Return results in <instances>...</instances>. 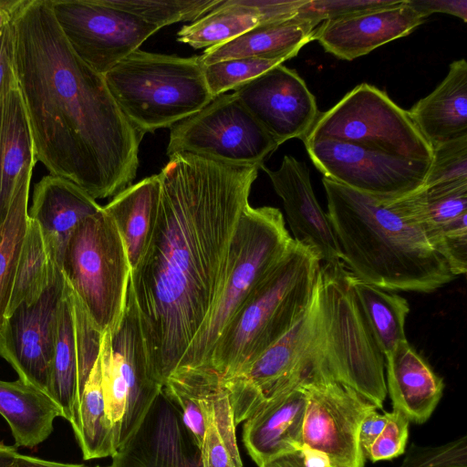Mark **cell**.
Here are the masks:
<instances>
[{
	"label": "cell",
	"instance_id": "8d00e7d4",
	"mask_svg": "<svg viewBox=\"0 0 467 467\" xmlns=\"http://www.w3.org/2000/svg\"><path fill=\"white\" fill-rule=\"evenodd\" d=\"M283 63L278 59L230 58L204 66L203 75L207 88L215 99Z\"/></svg>",
	"mask_w": 467,
	"mask_h": 467
},
{
	"label": "cell",
	"instance_id": "f35d334b",
	"mask_svg": "<svg viewBox=\"0 0 467 467\" xmlns=\"http://www.w3.org/2000/svg\"><path fill=\"white\" fill-rule=\"evenodd\" d=\"M400 467H467L466 436L439 446L412 443Z\"/></svg>",
	"mask_w": 467,
	"mask_h": 467
},
{
	"label": "cell",
	"instance_id": "52a82bcc",
	"mask_svg": "<svg viewBox=\"0 0 467 467\" xmlns=\"http://www.w3.org/2000/svg\"><path fill=\"white\" fill-rule=\"evenodd\" d=\"M293 242L279 209L254 208L249 204L244 210L230 244L217 300L179 368L208 367L213 346L224 327L253 289L285 256Z\"/></svg>",
	"mask_w": 467,
	"mask_h": 467
},
{
	"label": "cell",
	"instance_id": "7402d4cb",
	"mask_svg": "<svg viewBox=\"0 0 467 467\" xmlns=\"http://www.w3.org/2000/svg\"><path fill=\"white\" fill-rule=\"evenodd\" d=\"M101 209L76 183L49 174L35 185L28 216L38 223L51 259L61 268L67 244L75 228Z\"/></svg>",
	"mask_w": 467,
	"mask_h": 467
},
{
	"label": "cell",
	"instance_id": "9a60e30c",
	"mask_svg": "<svg viewBox=\"0 0 467 467\" xmlns=\"http://www.w3.org/2000/svg\"><path fill=\"white\" fill-rule=\"evenodd\" d=\"M64 286L60 270L37 300L20 305L0 325V356L19 379L47 394Z\"/></svg>",
	"mask_w": 467,
	"mask_h": 467
},
{
	"label": "cell",
	"instance_id": "ffe728a7",
	"mask_svg": "<svg viewBox=\"0 0 467 467\" xmlns=\"http://www.w3.org/2000/svg\"><path fill=\"white\" fill-rule=\"evenodd\" d=\"M425 19L407 0H398L385 7L324 21L317 28L315 39L333 56L353 60L410 35Z\"/></svg>",
	"mask_w": 467,
	"mask_h": 467
},
{
	"label": "cell",
	"instance_id": "7bdbcfd3",
	"mask_svg": "<svg viewBox=\"0 0 467 467\" xmlns=\"http://www.w3.org/2000/svg\"><path fill=\"white\" fill-rule=\"evenodd\" d=\"M261 467H337L322 451L305 444L300 448L282 454Z\"/></svg>",
	"mask_w": 467,
	"mask_h": 467
},
{
	"label": "cell",
	"instance_id": "6da1fadb",
	"mask_svg": "<svg viewBox=\"0 0 467 467\" xmlns=\"http://www.w3.org/2000/svg\"><path fill=\"white\" fill-rule=\"evenodd\" d=\"M161 170L147 248L130 271L149 371L163 386L208 319L257 166L175 153Z\"/></svg>",
	"mask_w": 467,
	"mask_h": 467
},
{
	"label": "cell",
	"instance_id": "9c48e42d",
	"mask_svg": "<svg viewBox=\"0 0 467 467\" xmlns=\"http://www.w3.org/2000/svg\"><path fill=\"white\" fill-rule=\"evenodd\" d=\"M317 140H338L413 161L432 160V147L409 111L368 83L356 86L328 110L320 112L303 141Z\"/></svg>",
	"mask_w": 467,
	"mask_h": 467
},
{
	"label": "cell",
	"instance_id": "8fae6325",
	"mask_svg": "<svg viewBox=\"0 0 467 467\" xmlns=\"http://www.w3.org/2000/svg\"><path fill=\"white\" fill-rule=\"evenodd\" d=\"M279 146L233 92L216 97L173 125L166 153H190L260 169Z\"/></svg>",
	"mask_w": 467,
	"mask_h": 467
},
{
	"label": "cell",
	"instance_id": "4fadbf2b",
	"mask_svg": "<svg viewBox=\"0 0 467 467\" xmlns=\"http://www.w3.org/2000/svg\"><path fill=\"white\" fill-rule=\"evenodd\" d=\"M305 146L325 178L380 199H398L421 189L431 163L333 140Z\"/></svg>",
	"mask_w": 467,
	"mask_h": 467
},
{
	"label": "cell",
	"instance_id": "ba28073f",
	"mask_svg": "<svg viewBox=\"0 0 467 467\" xmlns=\"http://www.w3.org/2000/svg\"><path fill=\"white\" fill-rule=\"evenodd\" d=\"M61 271L97 330L111 331L124 308L131 270L123 240L103 206L75 228Z\"/></svg>",
	"mask_w": 467,
	"mask_h": 467
},
{
	"label": "cell",
	"instance_id": "484cf974",
	"mask_svg": "<svg viewBox=\"0 0 467 467\" xmlns=\"http://www.w3.org/2000/svg\"><path fill=\"white\" fill-rule=\"evenodd\" d=\"M409 113L431 147L467 137L466 60L453 61L444 79Z\"/></svg>",
	"mask_w": 467,
	"mask_h": 467
},
{
	"label": "cell",
	"instance_id": "bcb514c9",
	"mask_svg": "<svg viewBox=\"0 0 467 467\" xmlns=\"http://www.w3.org/2000/svg\"><path fill=\"white\" fill-rule=\"evenodd\" d=\"M9 467H86L82 464L63 463L19 454Z\"/></svg>",
	"mask_w": 467,
	"mask_h": 467
},
{
	"label": "cell",
	"instance_id": "d590c367",
	"mask_svg": "<svg viewBox=\"0 0 467 467\" xmlns=\"http://www.w3.org/2000/svg\"><path fill=\"white\" fill-rule=\"evenodd\" d=\"M117 9L162 28L182 21L194 22L223 0H105Z\"/></svg>",
	"mask_w": 467,
	"mask_h": 467
},
{
	"label": "cell",
	"instance_id": "cb8c5ba5",
	"mask_svg": "<svg viewBox=\"0 0 467 467\" xmlns=\"http://www.w3.org/2000/svg\"><path fill=\"white\" fill-rule=\"evenodd\" d=\"M387 393L394 410L410 422L424 423L432 414L444 389L443 379L408 340L385 358Z\"/></svg>",
	"mask_w": 467,
	"mask_h": 467
},
{
	"label": "cell",
	"instance_id": "1f68e13d",
	"mask_svg": "<svg viewBox=\"0 0 467 467\" xmlns=\"http://www.w3.org/2000/svg\"><path fill=\"white\" fill-rule=\"evenodd\" d=\"M72 429L84 460L113 457L117 453L101 388L99 358L85 384Z\"/></svg>",
	"mask_w": 467,
	"mask_h": 467
},
{
	"label": "cell",
	"instance_id": "ee69618b",
	"mask_svg": "<svg viewBox=\"0 0 467 467\" xmlns=\"http://www.w3.org/2000/svg\"><path fill=\"white\" fill-rule=\"evenodd\" d=\"M407 3L424 17L433 13H443L467 22L466 0H407Z\"/></svg>",
	"mask_w": 467,
	"mask_h": 467
},
{
	"label": "cell",
	"instance_id": "681fc988",
	"mask_svg": "<svg viewBox=\"0 0 467 467\" xmlns=\"http://www.w3.org/2000/svg\"><path fill=\"white\" fill-rule=\"evenodd\" d=\"M97 467H99V466H97ZM108 467H111V465H110V466H108Z\"/></svg>",
	"mask_w": 467,
	"mask_h": 467
},
{
	"label": "cell",
	"instance_id": "2e32d148",
	"mask_svg": "<svg viewBox=\"0 0 467 467\" xmlns=\"http://www.w3.org/2000/svg\"><path fill=\"white\" fill-rule=\"evenodd\" d=\"M102 335L65 278L47 394L72 427L85 384L99 358Z\"/></svg>",
	"mask_w": 467,
	"mask_h": 467
},
{
	"label": "cell",
	"instance_id": "836d02e7",
	"mask_svg": "<svg viewBox=\"0 0 467 467\" xmlns=\"http://www.w3.org/2000/svg\"><path fill=\"white\" fill-rule=\"evenodd\" d=\"M217 374L209 367L180 368L168 378L161 389L179 411L199 451L205 429L204 403Z\"/></svg>",
	"mask_w": 467,
	"mask_h": 467
},
{
	"label": "cell",
	"instance_id": "4dcf8cb0",
	"mask_svg": "<svg viewBox=\"0 0 467 467\" xmlns=\"http://www.w3.org/2000/svg\"><path fill=\"white\" fill-rule=\"evenodd\" d=\"M60 270L50 257L38 223L29 218L5 318L20 305L37 300Z\"/></svg>",
	"mask_w": 467,
	"mask_h": 467
},
{
	"label": "cell",
	"instance_id": "3957f363",
	"mask_svg": "<svg viewBox=\"0 0 467 467\" xmlns=\"http://www.w3.org/2000/svg\"><path fill=\"white\" fill-rule=\"evenodd\" d=\"M326 213L341 262L356 279L389 291L431 293L452 281L407 195L380 199L323 177Z\"/></svg>",
	"mask_w": 467,
	"mask_h": 467
},
{
	"label": "cell",
	"instance_id": "c3c4849f",
	"mask_svg": "<svg viewBox=\"0 0 467 467\" xmlns=\"http://www.w3.org/2000/svg\"><path fill=\"white\" fill-rule=\"evenodd\" d=\"M18 455L15 446H8L0 443V467H9Z\"/></svg>",
	"mask_w": 467,
	"mask_h": 467
},
{
	"label": "cell",
	"instance_id": "7c38bea8",
	"mask_svg": "<svg viewBox=\"0 0 467 467\" xmlns=\"http://www.w3.org/2000/svg\"><path fill=\"white\" fill-rule=\"evenodd\" d=\"M48 1L73 51L102 75L160 30L105 0Z\"/></svg>",
	"mask_w": 467,
	"mask_h": 467
},
{
	"label": "cell",
	"instance_id": "60d3db41",
	"mask_svg": "<svg viewBox=\"0 0 467 467\" xmlns=\"http://www.w3.org/2000/svg\"><path fill=\"white\" fill-rule=\"evenodd\" d=\"M409 420L400 411L389 412L388 421L366 453V460L372 462L389 461L401 455L409 437Z\"/></svg>",
	"mask_w": 467,
	"mask_h": 467
},
{
	"label": "cell",
	"instance_id": "7dc6e473",
	"mask_svg": "<svg viewBox=\"0 0 467 467\" xmlns=\"http://www.w3.org/2000/svg\"><path fill=\"white\" fill-rule=\"evenodd\" d=\"M23 0H0V32L12 23Z\"/></svg>",
	"mask_w": 467,
	"mask_h": 467
},
{
	"label": "cell",
	"instance_id": "f6af8a7d",
	"mask_svg": "<svg viewBox=\"0 0 467 467\" xmlns=\"http://www.w3.org/2000/svg\"><path fill=\"white\" fill-rule=\"evenodd\" d=\"M388 419L389 412L380 414L377 410L370 411L363 419L359 427L358 441L364 456L384 429Z\"/></svg>",
	"mask_w": 467,
	"mask_h": 467
},
{
	"label": "cell",
	"instance_id": "8992f818",
	"mask_svg": "<svg viewBox=\"0 0 467 467\" xmlns=\"http://www.w3.org/2000/svg\"><path fill=\"white\" fill-rule=\"evenodd\" d=\"M203 67L200 56L185 57L137 49L104 78L120 110L144 136L171 128L214 99L207 88Z\"/></svg>",
	"mask_w": 467,
	"mask_h": 467
},
{
	"label": "cell",
	"instance_id": "e0dca14e",
	"mask_svg": "<svg viewBox=\"0 0 467 467\" xmlns=\"http://www.w3.org/2000/svg\"><path fill=\"white\" fill-rule=\"evenodd\" d=\"M234 94L279 145L291 139L303 140L320 114L304 79L283 64L243 84Z\"/></svg>",
	"mask_w": 467,
	"mask_h": 467
},
{
	"label": "cell",
	"instance_id": "b9f144b4",
	"mask_svg": "<svg viewBox=\"0 0 467 467\" xmlns=\"http://www.w3.org/2000/svg\"><path fill=\"white\" fill-rule=\"evenodd\" d=\"M16 88L15 37L11 23L0 32V107L7 95Z\"/></svg>",
	"mask_w": 467,
	"mask_h": 467
},
{
	"label": "cell",
	"instance_id": "f546056e",
	"mask_svg": "<svg viewBox=\"0 0 467 467\" xmlns=\"http://www.w3.org/2000/svg\"><path fill=\"white\" fill-rule=\"evenodd\" d=\"M204 435L200 448L202 467H243L233 408L222 378L205 400Z\"/></svg>",
	"mask_w": 467,
	"mask_h": 467
},
{
	"label": "cell",
	"instance_id": "74e56055",
	"mask_svg": "<svg viewBox=\"0 0 467 467\" xmlns=\"http://www.w3.org/2000/svg\"><path fill=\"white\" fill-rule=\"evenodd\" d=\"M467 182V137L432 146V160L421 189Z\"/></svg>",
	"mask_w": 467,
	"mask_h": 467
},
{
	"label": "cell",
	"instance_id": "f1b7e54d",
	"mask_svg": "<svg viewBox=\"0 0 467 467\" xmlns=\"http://www.w3.org/2000/svg\"><path fill=\"white\" fill-rule=\"evenodd\" d=\"M0 414L8 423L16 447L33 448L53 431L61 410L45 391L21 379H0Z\"/></svg>",
	"mask_w": 467,
	"mask_h": 467
},
{
	"label": "cell",
	"instance_id": "4316f807",
	"mask_svg": "<svg viewBox=\"0 0 467 467\" xmlns=\"http://www.w3.org/2000/svg\"><path fill=\"white\" fill-rule=\"evenodd\" d=\"M35 145L21 92L12 90L0 107V226L23 174L33 171Z\"/></svg>",
	"mask_w": 467,
	"mask_h": 467
},
{
	"label": "cell",
	"instance_id": "603a6c76",
	"mask_svg": "<svg viewBox=\"0 0 467 467\" xmlns=\"http://www.w3.org/2000/svg\"><path fill=\"white\" fill-rule=\"evenodd\" d=\"M305 0H223L206 15L183 26L177 41L209 48L226 43L265 23L296 15Z\"/></svg>",
	"mask_w": 467,
	"mask_h": 467
},
{
	"label": "cell",
	"instance_id": "5bb4252c",
	"mask_svg": "<svg viewBox=\"0 0 467 467\" xmlns=\"http://www.w3.org/2000/svg\"><path fill=\"white\" fill-rule=\"evenodd\" d=\"M302 383L307 398L303 443L324 452L337 467H364L359 427L377 407L332 379L313 376Z\"/></svg>",
	"mask_w": 467,
	"mask_h": 467
},
{
	"label": "cell",
	"instance_id": "d4e9b609",
	"mask_svg": "<svg viewBox=\"0 0 467 467\" xmlns=\"http://www.w3.org/2000/svg\"><path fill=\"white\" fill-rule=\"evenodd\" d=\"M319 24L295 16L260 25L222 45L206 48L200 56L204 66L230 58L285 60L315 39Z\"/></svg>",
	"mask_w": 467,
	"mask_h": 467
},
{
	"label": "cell",
	"instance_id": "277c9868",
	"mask_svg": "<svg viewBox=\"0 0 467 467\" xmlns=\"http://www.w3.org/2000/svg\"><path fill=\"white\" fill-rule=\"evenodd\" d=\"M321 261L294 242L253 289L218 337L208 367L224 379L244 373L305 314L316 289Z\"/></svg>",
	"mask_w": 467,
	"mask_h": 467
},
{
	"label": "cell",
	"instance_id": "d6a6232c",
	"mask_svg": "<svg viewBox=\"0 0 467 467\" xmlns=\"http://www.w3.org/2000/svg\"><path fill=\"white\" fill-rule=\"evenodd\" d=\"M351 285L385 358L399 343L407 340L404 327L410 305L400 295L359 281L352 275Z\"/></svg>",
	"mask_w": 467,
	"mask_h": 467
},
{
	"label": "cell",
	"instance_id": "d6986e66",
	"mask_svg": "<svg viewBox=\"0 0 467 467\" xmlns=\"http://www.w3.org/2000/svg\"><path fill=\"white\" fill-rule=\"evenodd\" d=\"M260 169L282 199L293 239L308 247L323 264L341 262L338 244L327 215L316 198L307 166L285 155L277 170H270L265 164Z\"/></svg>",
	"mask_w": 467,
	"mask_h": 467
},
{
	"label": "cell",
	"instance_id": "7a4b0ae2",
	"mask_svg": "<svg viewBox=\"0 0 467 467\" xmlns=\"http://www.w3.org/2000/svg\"><path fill=\"white\" fill-rule=\"evenodd\" d=\"M15 67L36 157L95 200L131 185L143 135L73 51L48 0H23L12 21Z\"/></svg>",
	"mask_w": 467,
	"mask_h": 467
},
{
	"label": "cell",
	"instance_id": "30bf717a",
	"mask_svg": "<svg viewBox=\"0 0 467 467\" xmlns=\"http://www.w3.org/2000/svg\"><path fill=\"white\" fill-rule=\"evenodd\" d=\"M99 358L106 410L118 451L135 432L162 389L149 371L130 281L118 323L101 337Z\"/></svg>",
	"mask_w": 467,
	"mask_h": 467
},
{
	"label": "cell",
	"instance_id": "ab89813d",
	"mask_svg": "<svg viewBox=\"0 0 467 467\" xmlns=\"http://www.w3.org/2000/svg\"><path fill=\"white\" fill-rule=\"evenodd\" d=\"M398 0H306L296 10L304 18L321 24L358 13L385 7Z\"/></svg>",
	"mask_w": 467,
	"mask_h": 467
},
{
	"label": "cell",
	"instance_id": "83f0119b",
	"mask_svg": "<svg viewBox=\"0 0 467 467\" xmlns=\"http://www.w3.org/2000/svg\"><path fill=\"white\" fill-rule=\"evenodd\" d=\"M160 194L158 173L130 185L103 206L123 240L130 270L147 248L157 217Z\"/></svg>",
	"mask_w": 467,
	"mask_h": 467
},
{
	"label": "cell",
	"instance_id": "5b68a950",
	"mask_svg": "<svg viewBox=\"0 0 467 467\" xmlns=\"http://www.w3.org/2000/svg\"><path fill=\"white\" fill-rule=\"evenodd\" d=\"M317 292L318 328L306 378L332 379L382 409L387 396L385 358L342 262L321 264Z\"/></svg>",
	"mask_w": 467,
	"mask_h": 467
},
{
	"label": "cell",
	"instance_id": "ac0fdd59",
	"mask_svg": "<svg viewBox=\"0 0 467 467\" xmlns=\"http://www.w3.org/2000/svg\"><path fill=\"white\" fill-rule=\"evenodd\" d=\"M111 467H202L199 449L162 390Z\"/></svg>",
	"mask_w": 467,
	"mask_h": 467
},
{
	"label": "cell",
	"instance_id": "44dd1931",
	"mask_svg": "<svg viewBox=\"0 0 467 467\" xmlns=\"http://www.w3.org/2000/svg\"><path fill=\"white\" fill-rule=\"evenodd\" d=\"M306 403L300 381L265 401L244 421L243 443L258 467L304 444Z\"/></svg>",
	"mask_w": 467,
	"mask_h": 467
},
{
	"label": "cell",
	"instance_id": "e575fe53",
	"mask_svg": "<svg viewBox=\"0 0 467 467\" xmlns=\"http://www.w3.org/2000/svg\"><path fill=\"white\" fill-rule=\"evenodd\" d=\"M32 171L21 177L9 211L0 226V325L5 320L16 269L28 224Z\"/></svg>",
	"mask_w": 467,
	"mask_h": 467
}]
</instances>
